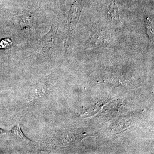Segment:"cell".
Here are the masks:
<instances>
[{"mask_svg": "<svg viewBox=\"0 0 154 154\" xmlns=\"http://www.w3.org/2000/svg\"><path fill=\"white\" fill-rule=\"evenodd\" d=\"M10 133L11 135L14 136V137L17 138L20 140L27 142L30 141L28 138L25 136V135L23 134L22 133L21 128H20L19 122H17V124L14 125L11 131H10Z\"/></svg>", "mask_w": 154, "mask_h": 154, "instance_id": "6da1fadb", "label": "cell"}, {"mask_svg": "<svg viewBox=\"0 0 154 154\" xmlns=\"http://www.w3.org/2000/svg\"><path fill=\"white\" fill-rule=\"evenodd\" d=\"M3 133H5V131H4L2 130V129H0V134Z\"/></svg>", "mask_w": 154, "mask_h": 154, "instance_id": "7a4b0ae2", "label": "cell"}]
</instances>
